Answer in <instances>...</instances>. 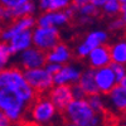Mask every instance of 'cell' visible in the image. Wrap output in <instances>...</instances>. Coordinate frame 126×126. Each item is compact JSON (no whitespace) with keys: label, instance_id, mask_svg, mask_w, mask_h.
<instances>
[{"label":"cell","instance_id":"6da1fadb","mask_svg":"<svg viewBox=\"0 0 126 126\" xmlns=\"http://www.w3.org/2000/svg\"><path fill=\"white\" fill-rule=\"evenodd\" d=\"M34 91H15L10 88H0V111L16 126L25 122L28 107L35 98Z\"/></svg>","mask_w":126,"mask_h":126},{"label":"cell","instance_id":"7a4b0ae2","mask_svg":"<svg viewBox=\"0 0 126 126\" xmlns=\"http://www.w3.org/2000/svg\"><path fill=\"white\" fill-rule=\"evenodd\" d=\"M61 111L53 105L47 94H37L28 107L25 122L35 126H57Z\"/></svg>","mask_w":126,"mask_h":126},{"label":"cell","instance_id":"3957f363","mask_svg":"<svg viewBox=\"0 0 126 126\" xmlns=\"http://www.w3.org/2000/svg\"><path fill=\"white\" fill-rule=\"evenodd\" d=\"M66 122L73 126H102L103 115L93 111L86 98H73L62 111Z\"/></svg>","mask_w":126,"mask_h":126},{"label":"cell","instance_id":"277c9868","mask_svg":"<svg viewBox=\"0 0 126 126\" xmlns=\"http://www.w3.org/2000/svg\"><path fill=\"white\" fill-rule=\"evenodd\" d=\"M109 40H110V34L106 29L102 28L91 29L81 38V40L72 49L73 56L78 59H85L93 48L103 44H109Z\"/></svg>","mask_w":126,"mask_h":126},{"label":"cell","instance_id":"5b68a950","mask_svg":"<svg viewBox=\"0 0 126 126\" xmlns=\"http://www.w3.org/2000/svg\"><path fill=\"white\" fill-rule=\"evenodd\" d=\"M23 73L27 83L35 92V94H47L52 86L54 85L53 76L48 73L44 67L24 69Z\"/></svg>","mask_w":126,"mask_h":126},{"label":"cell","instance_id":"8992f818","mask_svg":"<svg viewBox=\"0 0 126 126\" xmlns=\"http://www.w3.org/2000/svg\"><path fill=\"white\" fill-rule=\"evenodd\" d=\"M61 40V29L40 25L32 29V44L43 52H48Z\"/></svg>","mask_w":126,"mask_h":126},{"label":"cell","instance_id":"52a82bcc","mask_svg":"<svg viewBox=\"0 0 126 126\" xmlns=\"http://www.w3.org/2000/svg\"><path fill=\"white\" fill-rule=\"evenodd\" d=\"M72 19H73L72 6L64 10H47V12H40L38 15H35V25L62 29L66 28L72 22Z\"/></svg>","mask_w":126,"mask_h":126},{"label":"cell","instance_id":"ba28073f","mask_svg":"<svg viewBox=\"0 0 126 126\" xmlns=\"http://www.w3.org/2000/svg\"><path fill=\"white\" fill-rule=\"evenodd\" d=\"M0 88H10L15 91H33L24 78L23 69L18 66H8L0 71Z\"/></svg>","mask_w":126,"mask_h":126},{"label":"cell","instance_id":"9c48e42d","mask_svg":"<svg viewBox=\"0 0 126 126\" xmlns=\"http://www.w3.org/2000/svg\"><path fill=\"white\" fill-rule=\"evenodd\" d=\"M16 61H18V67L24 69H32V68H38L43 67L46 64V52L38 49L34 46H30L29 48L24 49L16 54Z\"/></svg>","mask_w":126,"mask_h":126},{"label":"cell","instance_id":"30bf717a","mask_svg":"<svg viewBox=\"0 0 126 126\" xmlns=\"http://www.w3.org/2000/svg\"><path fill=\"white\" fill-rule=\"evenodd\" d=\"M82 64L76 62H69L66 64H62L59 69L53 75V83L54 85H67L73 86L78 82V78L82 73Z\"/></svg>","mask_w":126,"mask_h":126},{"label":"cell","instance_id":"8fae6325","mask_svg":"<svg viewBox=\"0 0 126 126\" xmlns=\"http://www.w3.org/2000/svg\"><path fill=\"white\" fill-rule=\"evenodd\" d=\"M35 27V15H28V16H20L14 20H12L10 23L3 25V30L0 34V40L6 42L16 35L18 33H22L24 30H32Z\"/></svg>","mask_w":126,"mask_h":126},{"label":"cell","instance_id":"7c38bea8","mask_svg":"<svg viewBox=\"0 0 126 126\" xmlns=\"http://www.w3.org/2000/svg\"><path fill=\"white\" fill-rule=\"evenodd\" d=\"M93 73H94V83H96V88L98 93L107 94L117 85L116 76H115L111 64L93 69Z\"/></svg>","mask_w":126,"mask_h":126},{"label":"cell","instance_id":"4fadbf2b","mask_svg":"<svg viewBox=\"0 0 126 126\" xmlns=\"http://www.w3.org/2000/svg\"><path fill=\"white\" fill-rule=\"evenodd\" d=\"M105 98L107 110L117 115L124 113L126 110V86L117 83L107 94H105Z\"/></svg>","mask_w":126,"mask_h":126},{"label":"cell","instance_id":"5bb4252c","mask_svg":"<svg viewBox=\"0 0 126 126\" xmlns=\"http://www.w3.org/2000/svg\"><path fill=\"white\" fill-rule=\"evenodd\" d=\"M47 96L49 100L53 102V105L58 109V111H63L68 103L73 100V93H72V86L67 85H53L52 88L48 91Z\"/></svg>","mask_w":126,"mask_h":126},{"label":"cell","instance_id":"9a60e30c","mask_svg":"<svg viewBox=\"0 0 126 126\" xmlns=\"http://www.w3.org/2000/svg\"><path fill=\"white\" fill-rule=\"evenodd\" d=\"M73 58H75V56H73L72 48L62 40L59 43H57L53 48H50L48 52H46L47 62L57 63V64H61V66L72 62Z\"/></svg>","mask_w":126,"mask_h":126},{"label":"cell","instance_id":"2e32d148","mask_svg":"<svg viewBox=\"0 0 126 126\" xmlns=\"http://www.w3.org/2000/svg\"><path fill=\"white\" fill-rule=\"evenodd\" d=\"M85 59L87 63V67L91 69H97V68L111 64V58H110V52H109L107 44L93 48Z\"/></svg>","mask_w":126,"mask_h":126},{"label":"cell","instance_id":"e0dca14e","mask_svg":"<svg viewBox=\"0 0 126 126\" xmlns=\"http://www.w3.org/2000/svg\"><path fill=\"white\" fill-rule=\"evenodd\" d=\"M72 9H73V18H76L78 24H81V25H88V24L93 23V20L100 14V9L96 8L92 3L81 5L77 8L72 6Z\"/></svg>","mask_w":126,"mask_h":126},{"label":"cell","instance_id":"ac0fdd59","mask_svg":"<svg viewBox=\"0 0 126 126\" xmlns=\"http://www.w3.org/2000/svg\"><path fill=\"white\" fill-rule=\"evenodd\" d=\"M6 44L13 56L19 54L20 52H23L24 49L33 46L32 44V30H24L22 33H18L16 35L10 38L6 42Z\"/></svg>","mask_w":126,"mask_h":126},{"label":"cell","instance_id":"d6986e66","mask_svg":"<svg viewBox=\"0 0 126 126\" xmlns=\"http://www.w3.org/2000/svg\"><path fill=\"white\" fill-rule=\"evenodd\" d=\"M76 85L83 91V93L86 94V97L90 96L92 93H96L97 88H96V83H94V73L93 69L91 68H83L82 73L78 78V82Z\"/></svg>","mask_w":126,"mask_h":126},{"label":"cell","instance_id":"ffe728a7","mask_svg":"<svg viewBox=\"0 0 126 126\" xmlns=\"http://www.w3.org/2000/svg\"><path fill=\"white\" fill-rule=\"evenodd\" d=\"M110 58L111 63H117V64H125L126 63V40L125 38H120L117 40L112 42L109 46Z\"/></svg>","mask_w":126,"mask_h":126},{"label":"cell","instance_id":"44dd1931","mask_svg":"<svg viewBox=\"0 0 126 126\" xmlns=\"http://www.w3.org/2000/svg\"><path fill=\"white\" fill-rule=\"evenodd\" d=\"M100 10L105 16L113 18L120 14H126V4H121L119 0H106Z\"/></svg>","mask_w":126,"mask_h":126},{"label":"cell","instance_id":"7402d4cb","mask_svg":"<svg viewBox=\"0 0 126 126\" xmlns=\"http://www.w3.org/2000/svg\"><path fill=\"white\" fill-rule=\"evenodd\" d=\"M37 6L40 12L47 10H64L72 6V0H37Z\"/></svg>","mask_w":126,"mask_h":126},{"label":"cell","instance_id":"603a6c76","mask_svg":"<svg viewBox=\"0 0 126 126\" xmlns=\"http://www.w3.org/2000/svg\"><path fill=\"white\" fill-rule=\"evenodd\" d=\"M10 10H12L13 19H16V18H20V16L37 15L38 6H37V3L34 0H25V1H23L15 9H10Z\"/></svg>","mask_w":126,"mask_h":126},{"label":"cell","instance_id":"cb8c5ba5","mask_svg":"<svg viewBox=\"0 0 126 126\" xmlns=\"http://www.w3.org/2000/svg\"><path fill=\"white\" fill-rule=\"evenodd\" d=\"M88 105L91 106V109L93 111H96L97 113H105L107 111V107H106V98H105V94L102 93H92L90 96L86 97Z\"/></svg>","mask_w":126,"mask_h":126},{"label":"cell","instance_id":"d4e9b609","mask_svg":"<svg viewBox=\"0 0 126 126\" xmlns=\"http://www.w3.org/2000/svg\"><path fill=\"white\" fill-rule=\"evenodd\" d=\"M12 58H13V54H12V52H10L8 44L5 42L0 40V71L5 67H8V66H10Z\"/></svg>","mask_w":126,"mask_h":126},{"label":"cell","instance_id":"484cf974","mask_svg":"<svg viewBox=\"0 0 126 126\" xmlns=\"http://www.w3.org/2000/svg\"><path fill=\"white\" fill-rule=\"evenodd\" d=\"M111 20L109 22V30L110 32H113V33H119V32H122L125 29V25H126V14H120L117 16H113V18H110Z\"/></svg>","mask_w":126,"mask_h":126},{"label":"cell","instance_id":"4316f807","mask_svg":"<svg viewBox=\"0 0 126 126\" xmlns=\"http://www.w3.org/2000/svg\"><path fill=\"white\" fill-rule=\"evenodd\" d=\"M111 67L113 73L116 76V81L119 85L126 86V67L125 64H117V63H111Z\"/></svg>","mask_w":126,"mask_h":126},{"label":"cell","instance_id":"83f0119b","mask_svg":"<svg viewBox=\"0 0 126 126\" xmlns=\"http://www.w3.org/2000/svg\"><path fill=\"white\" fill-rule=\"evenodd\" d=\"M13 19V15H12V10L3 6V5H0V23H3V24H8L10 23Z\"/></svg>","mask_w":126,"mask_h":126},{"label":"cell","instance_id":"f1b7e54d","mask_svg":"<svg viewBox=\"0 0 126 126\" xmlns=\"http://www.w3.org/2000/svg\"><path fill=\"white\" fill-rule=\"evenodd\" d=\"M25 0H0V5H3L8 9H15Z\"/></svg>","mask_w":126,"mask_h":126},{"label":"cell","instance_id":"f546056e","mask_svg":"<svg viewBox=\"0 0 126 126\" xmlns=\"http://www.w3.org/2000/svg\"><path fill=\"white\" fill-rule=\"evenodd\" d=\"M43 67L47 69V72H48V73H50V75L53 76L54 73L59 69L61 64H57V63H52V62H46V64H44Z\"/></svg>","mask_w":126,"mask_h":126},{"label":"cell","instance_id":"4dcf8cb0","mask_svg":"<svg viewBox=\"0 0 126 126\" xmlns=\"http://www.w3.org/2000/svg\"><path fill=\"white\" fill-rule=\"evenodd\" d=\"M72 93H73V98H86V94L83 93V91L77 85L72 86Z\"/></svg>","mask_w":126,"mask_h":126},{"label":"cell","instance_id":"1f68e13d","mask_svg":"<svg viewBox=\"0 0 126 126\" xmlns=\"http://www.w3.org/2000/svg\"><path fill=\"white\" fill-rule=\"evenodd\" d=\"M0 126H16V125L10 121L5 113H3L0 111Z\"/></svg>","mask_w":126,"mask_h":126},{"label":"cell","instance_id":"d6a6232c","mask_svg":"<svg viewBox=\"0 0 126 126\" xmlns=\"http://www.w3.org/2000/svg\"><path fill=\"white\" fill-rule=\"evenodd\" d=\"M88 3H91V0H72V6L77 8V6L85 5V4H88Z\"/></svg>","mask_w":126,"mask_h":126},{"label":"cell","instance_id":"836d02e7","mask_svg":"<svg viewBox=\"0 0 126 126\" xmlns=\"http://www.w3.org/2000/svg\"><path fill=\"white\" fill-rule=\"evenodd\" d=\"M105 1H106V0H91V3L96 6V8H98V9L105 4Z\"/></svg>","mask_w":126,"mask_h":126},{"label":"cell","instance_id":"e575fe53","mask_svg":"<svg viewBox=\"0 0 126 126\" xmlns=\"http://www.w3.org/2000/svg\"><path fill=\"white\" fill-rule=\"evenodd\" d=\"M19 126V125H18ZM20 126H35V125H32V124H28V122H24V124H20Z\"/></svg>","mask_w":126,"mask_h":126},{"label":"cell","instance_id":"d590c367","mask_svg":"<svg viewBox=\"0 0 126 126\" xmlns=\"http://www.w3.org/2000/svg\"><path fill=\"white\" fill-rule=\"evenodd\" d=\"M62 126H73V125H72V124H69V122H64Z\"/></svg>","mask_w":126,"mask_h":126},{"label":"cell","instance_id":"8d00e7d4","mask_svg":"<svg viewBox=\"0 0 126 126\" xmlns=\"http://www.w3.org/2000/svg\"><path fill=\"white\" fill-rule=\"evenodd\" d=\"M3 25H4L3 23H0V34H1V30H3Z\"/></svg>","mask_w":126,"mask_h":126},{"label":"cell","instance_id":"74e56055","mask_svg":"<svg viewBox=\"0 0 126 126\" xmlns=\"http://www.w3.org/2000/svg\"><path fill=\"white\" fill-rule=\"evenodd\" d=\"M119 1H120L121 4H126V0H119Z\"/></svg>","mask_w":126,"mask_h":126},{"label":"cell","instance_id":"f35d334b","mask_svg":"<svg viewBox=\"0 0 126 126\" xmlns=\"http://www.w3.org/2000/svg\"><path fill=\"white\" fill-rule=\"evenodd\" d=\"M34 1H35V0H34Z\"/></svg>","mask_w":126,"mask_h":126}]
</instances>
